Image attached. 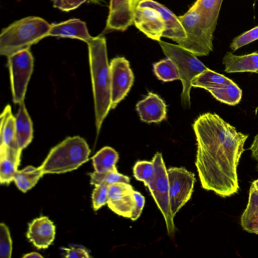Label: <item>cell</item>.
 Masks as SVG:
<instances>
[{
    "label": "cell",
    "mask_w": 258,
    "mask_h": 258,
    "mask_svg": "<svg viewBox=\"0 0 258 258\" xmlns=\"http://www.w3.org/2000/svg\"><path fill=\"white\" fill-rule=\"evenodd\" d=\"M193 128L197 142L195 165L202 187L223 198L237 193V167L248 135L215 113L200 115Z\"/></svg>",
    "instance_id": "1"
},
{
    "label": "cell",
    "mask_w": 258,
    "mask_h": 258,
    "mask_svg": "<svg viewBox=\"0 0 258 258\" xmlns=\"http://www.w3.org/2000/svg\"><path fill=\"white\" fill-rule=\"evenodd\" d=\"M97 135L111 109V77L106 38L93 37L87 43Z\"/></svg>",
    "instance_id": "2"
},
{
    "label": "cell",
    "mask_w": 258,
    "mask_h": 258,
    "mask_svg": "<svg viewBox=\"0 0 258 258\" xmlns=\"http://www.w3.org/2000/svg\"><path fill=\"white\" fill-rule=\"evenodd\" d=\"M51 24L44 19L29 16L3 28L0 34V54L7 57L30 47L48 36Z\"/></svg>",
    "instance_id": "3"
},
{
    "label": "cell",
    "mask_w": 258,
    "mask_h": 258,
    "mask_svg": "<svg viewBox=\"0 0 258 258\" xmlns=\"http://www.w3.org/2000/svg\"><path fill=\"white\" fill-rule=\"evenodd\" d=\"M90 149L80 136L70 137L53 147L39 167L43 174H60L78 168L89 159Z\"/></svg>",
    "instance_id": "4"
},
{
    "label": "cell",
    "mask_w": 258,
    "mask_h": 258,
    "mask_svg": "<svg viewBox=\"0 0 258 258\" xmlns=\"http://www.w3.org/2000/svg\"><path fill=\"white\" fill-rule=\"evenodd\" d=\"M158 42L164 54L174 62L178 69L182 84L181 102L184 106L189 107L192 80L208 68L193 53L178 45L162 40Z\"/></svg>",
    "instance_id": "5"
},
{
    "label": "cell",
    "mask_w": 258,
    "mask_h": 258,
    "mask_svg": "<svg viewBox=\"0 0 258 258\" xmlns=\"http://www.w3.org/2000/svg\"><path fill=\"white\" fill-rule=\"evenodd\" d=\"M178 18L186 32V38L177 42V45L196 56L209 55L213 50V37L204 29L199 11L191 7Z\"/></svg>",
    "instance_id": "6"
},
{
    "label": "cell",
    "mask_w": 258,
    "mask_h": 258,
    "mask_svg": "<svg viewBox=\"0 0 258 258\" xmlns=\"http://www.w3.org/2000/svg\"><path fill=\"white\" fill-rule=\"evenodd\" d=\"M155 175L148 187L165 220L168 234L171 236L175 231L170 201L169 185L167 169L161 153H156L152 159Z\"/></svg>",
    "instance_id": "7"
},
{
    "label": "cell",
    "mask_w": 258,
    "mask_h": 258,
    "mask_svg": "<svg viewBox=\"0 0 258 258\" xmlns=\"http://www.w3.org/2000/svg\"><path fill=\"white\" fill-rule=\"evenodd\" d=\"M8 57L13 101L24 102L27 85L33 69L34 58L29 49L15 53Z\"/></svg>",
    "instance_id": "8"
},
{
    "label": "cell",
    "mask_w": 258,
    "mask_h": 258,
    "mask_svg": "<svg viewBox=\"0 0 258 258\" xmlns=\"http://www.w3.org/2000/svg\"><path fill=\"white\" fill-rule=\"evenodd\" d=\"M169 185V201L171 215L176 214L189 201L196 181L194 173L185 168L171 167L167 169Z\"/></svg>",
    "instance_id": "9"
},
{
    "label": "cell",
    "mask_w": 258,
    "mask_h": 258,
    "mask_svg": "<svg viewBox=\"0 0 258 258\" xmlns=\"http://www.w3.org/2000/svg\"><path fill=\"white\" fill-rule=\"evenodd\" d=\"M111 77V109L114 108L129 92L134 75L129 61L124 57L113 58L110 63Z\"/></svg>",
    "instance_id": "10"
},
{
    "label": "cell",
    "mask_w": 258,
    "mask_h": 258,
    "mask_svg": "<svg viewBox=\"0 0 258 258\" xmlns=\"http://www.w3.org/2000/svg\"><path fill=\"white\" fill-rule=\"evenodd\" d=\"M141 0H110L106 31H124L134 24L135 10Z\"/></svg>",
    "instance_id": "11"
},
{
    "label": "cell",
    "mask_w": 258,
    "mask_h": 258,
    "mask_svg": "<svg viewBox=\"0 0 258 258\" xmlns=\"http://www.w3.org/2000/svg\"><path fill=\"white\" fill-rule=\"evenodd\" d=\"M134 24L148 37L159 41L166 30L165 21L159 12L149 7L138 6L134 14Z\"/></svg>",
    "instance_id": "12"
},
{
    "label": "cell",
    "mask_w": 258,
    "mask_h": 258,
    "mask_svg": "<svg viewBox=\"0 0 258 258\" xmlns=\"http://www.w3.org/2000/svg\"><path fill=\"white\" fill-rule=\"evenodd\" d=\"M134 191L130 183L118 182L109 184L108 207L116 214L130 218L135 207Z\"/></svg>",
    "instance_id": "13"
},
{
    "label": "cell",
    "mask_w": 258,
    "mask_h": 258,
    "mask_svg": "<svg viewBox=\"0 0 258 258\" xmlns=\"http://www.w3.org/2000/svg\"><path fill=\"white\" fill-rule=\"evenodd\" d=\"M0 147L4 148L19 165L22 150L17 137L15 117L9 104L5 107L1 115Z\"/></svg>",
    "instance_id": "14"
},
{
    "label": "cell",
    "mask_w": 258,
    "mask_h": 258,
    "mask_svg": "<svg viewBox=\"0 0 258 258\" xmlns=\"http://www.w3.org/2000/svg\"><path fill=\"white\" fill-rule=\"evenodd\" d=\"M138 6L149 7L159 12L166 25L162 37L172 39L176 43L186 38V32L178 17L164 6L153 0H141Z\"/></svg>",
    "instance_id": "15"
},
{
    "label": "cell",
    "mask_w": 258,
    "mask_h": 258,
    "mask_svg": "<svg viewBox=\"0 0 258 258\" xmlns=\"http://www.w3.org/2000/svg\"><path fill=\"white\" fill-rule=\"evenodd\" d=\"M55 227L47 217L41 216L29 224L26 236L37 248H46L53 241Z\"/></svg>",
    "instance_id": "16"
},
{
    "label": "cell",
    "mask_w": 258,
    "mask_h": 258,
    "mask_svg": "<svg viewBox=\"0 0 258 258\" xmlns=\"http://www.w3.org/2000/svg\"><path fill=\"white\" fill-rule=\"evenodd\" d=\"M136 109L142 121L159 122L166 118V105L157 94L149 92L136 105Z\"/></svg>",
    "instance_id": "17"
},
{
    "label": "cell",
    "mask_w": 258,
    "mask_h": 258,
    "mask_svg": "<svg viewBox=\"0 0 258 258\" xmlns=\"http://www.w3.org/2000/svg\"><path fill=\"white\" fill-rule=\"evenodd\" d=\"M48 36L75 38L86 43L93 37L90 35L85 22L76 18L51 24Z\"/></svg>",
    "instance_id": "18"
},
{
    "label": "cell",
    "mask_w": 258,
    "mask_h": 258,
    "mask_svg": "<svg viewBox=\"0 0 258 258\" xmlns=\"http://www.w3.org/2000/svg\"><path fill=\"white\" fill-rule=\"evenodd\" d=\"M224 71L228 73L258 71V52L237 55L227 52L222 59Z\"/></svg>",
    "instance_id": "19"
},
{
    "label": "cell",
    "mask_w": 258,
    "mask_h": 258,
    "mask_svg": "<svg viewBox=\"0 0 258 258\" xmlns=\"http://www.w3.org/2000/svg\"><path fill=\"white\" fill-rule=\"evenodd\" d=\"M223 0H197L191 6L201 15L202 25L208 34L213 37Z\"/></svg>",
    "instance_id": "20"
},
{
    "label": "cell",
    "mask_w": 258,
    "mask_h": 258,
    "mask_svg": "<svg viewBox=\"0 0 258 258\" xmlns=\"http://www.w3.org/2000/svg\"><path fill=\"white\" fill-rule=\"evenodd\" d=\"M15 117L17 137L19 147L22 150L33 139V124L24 102L21 103Z\"/></svg>",
    "instance_id": "21"
},
{
    "label": "cell",
    "mask_w": 258,
    "mask_h": 258,
    "mask_svg": "<svg viewBox=\"0 0 258 258\" xmlns=\"http://www.w3.org/2000/svg\"><path fill=\"white\" fill-rule=\"evenodd\" d=\"M243 230L258 234V189L251 183L248 203L240 219Z\"/></svg>",
    "instance_id": "22"
},
{
    "label": "cell",
    "mask_w": 258,
    "mask_h": 258,
    "mask_svg": "<svg viewBox=\"0 0 258 258\" xmlns=\"http://www.w3.org/2000/svg\"><path fill=\"white\" fill-rule=\"evenodd\" d=\"M219 101L231 106L241 101L242 91L233 81L230 84L206 89Z\"/></svg>",
    "instance_id": "23"
},
{
    "label": "cell",
    "mask_w": 258,
    "mask_h": 258,
    "mask_svg": "<svg viewBox=\"0 0 258 258\" xmlns=\"http://www.w3.org/2000/svg\"><path fill=\"white\" fill-rule=\"evenodd\" d=\"M118 159V154L114 149L108 146L102 148L92 157L95 171L101 173L117 170L115 164Z\"/></svg>",
    "instance_id": "24"
},
{
    "label": "cell",
    "mask_w": 258,
    "mask_h": 258,
    "mask_svg": "<svg viewBox=\"0 0 258 258\" xmlns=\"http://www.w3.org/2000/svg\"><path fill=\"white\" fill-rule=\"evenodd\" d=\"M44 174L38 167L28 166L16 172L14 181L17 187L26 192L34 187Z\"/></svg>",
    "instance_id": "25"
},
{
    "label": "cell",
    "mask_w": 258,
    "mask_h": 258,
    "mask_svg": "<svg viewBox=\"0 0 258 258\" xmlns=\"http://www.w3.org/2000/svg\"><path fill=\"white\" fill-rule=\"evenodd\" d=\"M232 82V80L224 75L208 68L192 80L191 86L206 89L227 85Z\"/></svg>",
    "instance_id": "26"
},
{
    "label": "cell",
    "mask_w": 258,
    "mask_h": 258,
    "mask_svg": "<svg viewBox=\"0 0 258 258\" xmlns=\"http://www.w3.org/2000/svg\"><path fill=\"white\" fill-rule=\"evenodd\" d=\"M153 71L159 80L165 82L180 80L176 64L168 57L154 63Z\"/></svg>",
    "instance_id": "27"
},
{
    "label": "cell",
    "mask_w": 258,
    "mask_h": 258,
    "mask_svg": "<svg viewBox=\"0 0 258 258\" xmlns=\"http://www.w3.org/2000/svg\"><path fill=\"white\" fill-rule=\"evenodd\" d=\"M18 166L8 152L0 148V182L2 184H9L14 181Z\"/></svg>",
    "instance_id": "28"
},
{
    "label": "cell",
    "mask_w": 258,
    "mask_h": 258,
    "mask_svg": "<svg viewBox=\"0 0 258 258\" xmlns=\"http://www.w3.org/2000/svg\"><path fill=\"white\" fill-rule=\"evenodd\" d=\"M91 177L90 183L94 186L105 182L108 184L122 182L129 183L130 178L117 172V170L108 171L104 172H97L95 171L89 174Z\"/></svg>",
    "instance_id": "29"
},
{
    "label": "cell",
    "mask_w": 258,
    "mask_h": 258,
    "mask_svg": "<svg viewBox=\"0 0 258 258\" xmlns=\"http://www.w3.org/2000/svg\"><path fill=\"white\" fill-rule=\"evenodd\" d=\"M133 174L137 180L143 182L144 185L148 186L155 175L152 161H137L133 167Z\"/></svg>",
    "instance_id": "30"
},
{
    "label": "cell",
    "mask_w": 258,
    "mask_h": 258,
    "mask_svg": "<svg viewBox=\"0 0 258 258\" xmlns=\"http://www.w3.org/2000/svg\"><path fill=\"white\" fill-rule=\"evenodd\" d=\"M12 251V240L8 226L4 223L0 224V256L11 258Z\"/></svg>",
    "instance_id": "31"
},
{
    "label": "cell",
    "mask_w": 258,
    "mask_h": 258,
    "mask_svg": "<svg viewBox=\"0 0 258 258\" xmlns=\"http://www.w3.org/2000/svg\"><path fill=\"white\" fill-rule=\"evenodd\" d=\"M258 39V25L243 32L233 39L230 48L233 51Z\"/></svg>",
    "instance_id": "32"
},
{
    "label": "cell",
    "mask_w": 258,
    "mask_h": 258,
    "mask_svg": "<svg viewBox=\"0 0 258 258\" xmlns=\"http://www.w3.org/2000/svg\"><path fill=\"white\" fill-rule=\"evenodd\" d=\"M108 185L107 183L102 182L95 186L92 195L93 208L95 211L107 204Z\"/></svg>",
    "instance_id": "33"
},
{
    "label": "cell",
    "mask_w": 258,
    "mask_h": 258,
    "mask_svg": "<svg viewBox=\"0 0 258 258\" xmlns=\"http://www.w3.org/2000/svg\"><path fill=\"white\" fill-rule=\"evenodd\" d=\"M87 1L88 0H52L54 8L65 12L77 9Z\"/></svg>",
    "instance_id": "34"
},
{
    "label": "cell",
    "mask_w": 258,
    "mask_h": 258,
    "mask_svg": "<svg viewBox=\"0 0 258 258\" xmlns=\"http://www.w3.org/2000/svg\"><path fill=\"white\" fill-rule=\"evenodd\" d=\"M134 197L135 199V207L132 211L131 217V220L135 221L137 220L142 212L145 205V198L141 194L137 191H134Z\"/></svg>",
    "instance_id": "35"
},
{
    "label": "cell",
    "mask_w": 258,
    "mask_h": 258,
    "mask_svg": "<svg viewBox=\"0 0 258 258\" xmlns=\"http://www.w3.org/2000/svg\"><path fill=\"white\" fill-rule=\"evenodd\" d=\"M66 251V255L64 256L68 258L74 257H90L88 251L84 248L74 247L64 248Z\"/></svg>",
    "instance_id": "36"
},
{
    "label": "cell",
    "mask_w": 258,
    "mask_h": 258,
    "mask_svg": "<svg viewBox=\"0 0 258 258\" xmlns=\"http://www.w3.org/2000/svg\"><path fill=\"white\" fill-rule=\"evenodd\" d=\"M249 150L251 152V156L258 161V134L254 137Z\"/></svg>",
    "instance_id": "37"
},
{
    "label": "cell",
    "mask_w": 258,
    "mask_h": 258,
    "mask_svg": "<svg viewBox=\"0 0 258 258\" xmlns=\"http://www.w3.org/2000/svg\"><path fill=\"white\" fill-rule=\"evenodd\" d=\"M43 256L38 252H32L26 253L23 256V258H43Z\"/></svg>",
    "instance_id": "38"
},
{
    "label": "cell",
    "mask_w": 258,
    "mask_h": 258,
    "mask_svg": "<svg viewBox=\"0 0 258 258\" xmlns=\"http://www.w3.org/2000/svg\"><path fill=\"white\" fill-rule=\"evenodd\" d=\"M252 183L255 186V187L258 189V179L253 181Z\"/></svg>",
    "instance_id": "39"
},
{
    "label": "cell",
    "mask_w": 258,
    "mask_h": 258,
    "mask_svg": "<svg viewBox=\"0 0 258 258\" xmlns=\"http://www.w3.org/2000/svg\"><path fill=\"white\" fill-rule=\"evenodd\" d=\"M89 1L94 4H100L102 2H104V0H89Z\"/></svg>",
    "instance_id": "40"
}]
</instances>
